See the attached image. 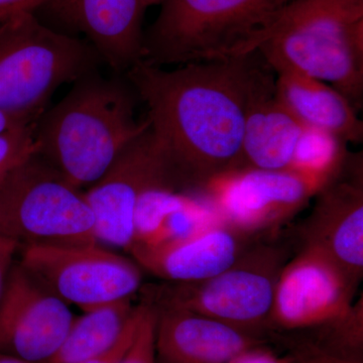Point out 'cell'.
<instances>
[{
	"label": "cell",
	"mask_w": 363,
	"mask_h": 363,
	"mask_svg": "<svg viewBox=\"0 0 363 363\" xmlns=\"http://www.w3.org/2000/svg\"><path fill=\"white\" fill-rule=\"evenodd\" d=\"M159 0H52V9L83 33L86 42L117 75L143 61V21L145 11Z\"/></svg>",
	"instance_id": "cell-13"
},
{
	"label": "cell",
	"mask_w": 363,
	"mask_h": 363,
	"mask_svg": "<svg viewBox=\"0 0 363 363\" xmlns=\"http://www.w3.org/2000/svg\"><path fill=\"white\" fill-rule=\"evenodd\" d=\"M20 247L13 240L0 238V297L4 292L7 274L13 267V259Z\"/></svg>",
	"instance_id": "cell-27"
},
{
	"label": "cell",
	"mask_w": 363,
	"mask_h": 363,
	"mask_svg": "<svg viewBox=\"0 0 363 363\" xmlns=\"http://www.w3.org/2000/svg\"><path fill=\"white\" fill-rule=\"evenodd\" d=\"M20 248L18 264L33 279L84 312L131 298L143 286L142 267L100 243Z\"/></svg>",
	"instance_id": "cell-8"
},
{
	"label": "cell",
	"mask_w": 363,
	"mask_h": 363,
	"mask_svg": "<svg viewBox=\"0 0 363 363\" xmlns=\"http://www.w3.org/2000/svg\"><path fill=\"white\" fill-rule=\"evenodd\" d=\"M346 143L326 131L304 128L289 171L314 184L320 192L338 180L345 166Z\"/></svg>",
	"instance_id": "cell-20"
},
{
	"label": "cell",
	"mask_w": 363,
	"mask_h": 363,
	"mask_svg": "<svg viewBox=\"0 0 363 363\" xmlns=\"http://www.w3.org/2000/svg\"><path fill=\"white\" fill-rule=\"evenodd\" d=\"M89 43L45 26L35 13L0 23V111L39 118L61 86L99 71Z\"/></svg>",
	"instance_id": "cell-5"
},
{
	"label": "cell",
	"mask_w": 363,
	"mask_h": 363,
	"mask_svg": "<svg viewBox=\"0 0 363 363\" xmlns=\"http://www.w3.org/2000/svg\"><path fill=\"white\" fill-rule=\"evenodd\" d=\"M135 310L131 298H124L74 318L63 343L44 363H82L104 354L121 337Z\"/></svg>",
	"instance_id": "cell-19"
},
{
	"label": "cell",
	"mask_w": 363,
	"mask_h": 363,
	"mask_svg": "<svg viewBox=\"0 0 363 363\" xmlns=\"http://www.w3.org/2000/svg\"><path fill=\"white\" fill-rule=\"evenodd\" d=\"M140 317V305L136 306V310L133 316L131 317L130 322L126 325L125 328L121 334V337L116 341V343L107 350L104 354L98 355L94 358L82 363H119L123 359L128 348L130 347L135 338L136 328H138V321Z\"/></svg>",
	"instance_id": "cell-24"
},
{
	"label": "cell",
	"mask_w": 363,
	"mask_h": 363,
	"mask_svg": "<svg viewBox=\"0 0 363 363\" xmlns=\"http://www.w3.org/2000/svg\"><path fill=\"white\" fill-rule=\"evenodd\" d=\"M276 97L304 128L326 131L346 143H362L363 123L350 100L317 79L281 72Z\"/></svg>",
	"instance_id": "cell-17"
},
{
	"label": "cell",
	"mask_w": 363,
	"mask_h": 363,
	"mask_svg": "<svg viewBox=\"0 0 363 363\" xmlns=\"http://www.w3.org/2000/svg\"><path fill=\"white\" fill-rule=\"evenodd\" d=\"M286 354L292 363H362V358L343 357L325 350L313 341L294 344Z\"/></svg>",
	"instance_id": "cell-23"
},
{
	"label": "cell",
	"mask_w": 363,
	"mask_h": 363,
	"mask_svg": "<svg viewBox=\"0 0 363 363\" xmlns=\"http://www.w3.org/2000/svg\"><path fill=\"white\" fill-rule=\"evenodd\" d=\"M52 0H0V23L25 13H35Z\"/></svg>",
	"instance_id": "cell-25"
},
{
	"label": "cell",
	"mask_w": 363,
	"mask_h": 363,
	"mask_svg": "<svg viewBox=\"0 0 363 363\" xmlns=\"http://www.w3.org/2000/svg\"><path fill=\"white\" fill-rule=\"evenodd\" d=\"M229 363H292L288 354L279 357L276 353L267 350L264 345L257 346L240 353Z\"/></svg>",
	"instance_id": "cell-26"
},
{
	"label": "cell",
	"mask_w": 363,
	"mask_h": 363,
	"mask_svg": "<svg viewBox=\"0 0 363 363\" xmlns=\"http://www.w3.org/2000/svg\"><path fill=\"white\" fill-rule=\"evenodd\" d=\"M37 119L38 118H28V117L14 116V114L0 111V133L11 130V128H18V126L33 123V121H37Z\"/></svg>",
	"instance_id": "cell-28"
},
{
	"label": "cell",
	"mask_w": 363,
	"mask_h": 363,
	"mask_svg": "<svg viewBox=\"0 0 363 363\" xmlns=\"http://www.w3.org/2000/svg\"><path fill=\"white\" fill-rule=\"evenodd\" d=\"M0 238L20 247L99 243L84 192L37 154L0 184Z\"/></svg>",
	"instance_id": "cell-7"
},
{
	"label": "cell",
	"mask_w": 363,
	"mask_h": 363,
	"mask_svg": "<svg viewBox=\"0 0 363 363\" xmlns=\"http://www.w3.org/2000/svg\"><path fill=\"white\" fill-rule=\"evenodd\" d=\"M304 128L279 101L276 92L260 100L245 123L240 168L288 171Z\"/></svg>",
	"instance_id": "cell-18"
},
{
	"label": "cell",
	"mask_w": 363,
	"mask_h": 363,
	"mask_svg": "<svg viewBox=\"0 0 363 363\" xmlns=\"http://www.w3.org/2000/svg\"><path fill=\"white\" fill-rule=\"evenodd\" d=\"M0 363H30L21 358L11 357V355L2 354L0 353Z\"/></svg>",
	"instance_id": "cell-29"
},
{
	"label": "cell",
	"mask_w": 363,
	"mask_h": 363,
	"mask_svg": "<svg viewBox=\"0 0 363 363\" xmlns=\"http://www.w3.org/2000/svg\"><path fill=\"white\" fill-rule=\"evenodd\" d=\"M37 121L0 133V184L14 169L35 154Z\"/></svg>",
	"instance_id": "cell-21"
},
{
	"label": "cell",
	"mask_w": 363,
	"mask_h": 363,
	"mask_svg": "<svg viewBox=\"0 0 363 363\" xmlns=\"http://www.w3.org/2000/svg\"><path fill=\"white\" fill-rule=\"evenodd\" d=\"M124 76L147 106L150 130L182 191L240 168L248 114L276 92V73L257 51L174 70L140 61Z\"/></svg>",
	"instance_id": "cell-1"
},
{
	"label": "cell",
	"mask_w": 363,
	"mask_h": 363,
	"mask_svg": "<svg viewBox=\"0 0 363 363\" xmlns=\"http://www.w3.org/2000/svg\"><path fill=\"white\" fill-rule=\"evenodd\" d=\"M222 221L247 235L271 234L307 206L319 189L292 171L240 168L212 177L201 188Z\"/></svg>",
	"instance_id": "cell-9"
},
{
	"label": "cell",
	"mask_w": 363,
	"mask_h": 363,
	"mask_svg": "<svg viewBox=\"0 0 363 363\" xmlns=\"http://www.w3.org/2000/svg\"><path fill=\"white\" fill-rule=\"evenodd\" d=\"M135 91L124 75L99 71L73 83L35 123V154L74 187H91L150 126L135 117Z\"/></svg>",
	"instance_id": "cell-2"
},
{
	"label": "cell",
	"mask_w": 363,
	"mask_h": 363,
	"mask_svg": "<svg viewBox=\"0 0 363 363\" xmlns=\"http://www.w3.org/2000/svg\"><path fill=\"white\" fill-rule=\"evenodd\" d=\"M288 248L260 238L225 271L194 283L142 286L143 300L156 309H180L264 336L279 272Z\"/></svg>",
	"instance_id": "cell-6"
},
{
	"label": "cell",
	"mask_w": 363,
	"mask_h": 363,
	"mask_svg": "<svg viewBox=\"0 0 363 363\" xmlns=\"http://www.w3.org/2000/svg\"><path fill=\"white\" fill-rule=\"evenodd\" d=\"M73 321L67 303L20 264L11 267L0 297V353L44 363L59 350Z\"/></svg>",
	"instance_id": "cell-12"
},
{
	"label": "cell",
	"mask_w": 363,
	"mask_h": 363,
	"mask_svg": "<svg viewBox=\"0 0 363 363\" xmlns=\"http://www.w3.org/2000/svg\"><path fill=\"white\" fill-rule=\"evenodd\" d=\"M257 51L274 73L317 79L362 108L363 0H293Z\"/></svg>",
	"instance_id": "cell-3"
},
{
	"label": "cell",
	"mask_w": 363,
	"mask_h": 363,
	"mask_svg": "<svg viewBox=\"0 0 363 363\" xmlns=\"http://www.w3.org/2000/svg\"><path fill=\"white\" fill-rule=\"evenodd\" d=\"M293 0H159L145 33L143 61L186 65L257 51L262 35Z\"/></svg>",
	"instance_id": "cell-4"
},
{
	"label": "cell",
	"mask_w": 363,
	"mask_h": 363,
	"mask_svg": "<svg viewBox=\"0 0 363 363\" xmlns=\"http://www.w3.org/2000/svg\"><path fill=\"white\" fill-rule=\"evenodd\" d=\"M156 326V309L143 302L135 338L119 363H157Z\"/></svg>",
	"instance_id": "cell-22"
},
{
	"label": "cell",
	"mask_w": 363,
	"mask_h": 363,
	"mask_svg": "<svg viewBox=\"0 0 363 363\" xmlns=\"http://www.w3.org/2000/svg\"><path fill=\"white\" fill-rule=\"evenodd\" d=\"M316 197L301 227L302 247L324 253L358 284L363 274L362 169L350 180L333 182Z\"/></svg>",
	"instance_id": "cell-15"
},
{
	"label": "cell",
	"mask_w": 363,
	"mask_h": 363,
	"mask_svg": "<svg viewBox=\"0 0 363 363\" xmlns=\"http://www.w3.org/2000/svg\"><path fill=\"white\" fill-rule=\"evenodd\" d=\"M164 183L178 188L149 126L84 192L94 214L98 242L130 252L138 202L149 189Z\"/></svg>",
	"instance_id": "cell-10"
},
{
	"label": "cell",
	"mask_w": 363,
	"mask_h": 363,
	"mask_svg": "<svg viewBox=\"0 0 363 363\" xmlns=\"http://www.w3.org/2000/svg\"><path fill=\"white\" fill-rule=\"evenodd\" d=\"M358 284L328 257L302 247L279 272L269 318L272 329H317L348 314Z\"/></svg>",
	"instance_id": "cell-11"
},
{
	"label": "cell",
	"mask_w": 363,
	"mask_h": 363,
	"mask_svg": "<svg viewBox=\"0 0 363 363\" xmlns=\"http://www.w3.org/2000/svg\"><path fill=\"white\" fill-rule=\"evenodd\" d=\"M262 236L219 224L191 238L135 245L130 255L142 269L166 283H194L233 266Z\"/></svg>",
	"instance_id": "cell-14"
},
{
	"label": "cell",
	"mask_w": 363,
	"mask_h": 363,
	"mask_svg": "<svg viewBox=\"0 0 363 363\" xmlns=\"http://www.w3.org/2000/svg\"><path fill=\"white\" fill-rule=\"evenodd\" d=\"M156 311L159 363H229L267 341L264 336L185 310Z\"/></svg>",
	"instance_id": "cell-16"
}]
</instances>
